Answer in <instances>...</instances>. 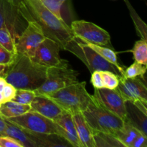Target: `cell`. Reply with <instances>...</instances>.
Masks as SVG:
<instances>
[{"instance_id": "obj_1", "label": "cell", "mask_w": 147, "mask_h": 147, "mask_svg": "<svg viewBox=\"0 0 147 147\" xmlns=\"http://www.w3.org/2000/svg\"><path fill=\"white\" fill-rule=\"evenodd\" d=\"M20 6L28 21L39 24L45 35L60 45L61 50L74 37L70 27L64 20H60L47 9L40 0H24Z\"/></svg>"}, {"instance_id": "obj_2", "label": "cell", "mask_w": 147, "mask_h": 147, "mask_svg": "<svg viewBox=\"0 0 147 147\" xmlns=\"http://www.w3.org/2000/svg\"><path fill=\"white\" fill-rule=\"evenodd\" d=\"M47 67L33 61L30 57L17 54L15 60L7 67L3 77L17 89L34 90L46 79Z\"/></svg>"}, {"instance_id": "obj_3", "label": "cell", "mask_w": 147, "mask_h": 147, "mask_svg": "<svg viewBox=\"0 0 147 147\" xmlns=\"http://www.w3.org/2000/svg\"><path fill=\"white\" fill-rule=\"evenodd\" d=\"M86 82H77L58 90L43 95L72 115L82 113L94 98L86 88Z\"/></svg>"}, {"instance_id": "obj_4", "label": "cell", "mask_w": 147, "mask_h": 147, "mask_svg": "<svg viewBox=\"0 0 147 147\" xmlns=\"http://www.w3.org/2000/svg\"><path fill=\"white\" fill-rule=\"evenodd\" d=\"M82 113L93 131L115 135L124 124L123 119L102 107L95 99Z\"/></svg>"}, {"instance_id": "obj_5", "label": "cell", "mask_w": 147, "mask_h": 147, "mask_svg": "<svg viewBox=\"0 0 147 147\" xmlns=\"http://www.w3.org/2000/svg\"><path fill=\"white\" fill-rule=\"evenodd\" d=\"M64 50H67L78 57L88 68L90 73L99 71H111L117 76H121L119 69L103 58L94 50L89 47L80 39L74 37L65 46Z\"/></svg>"}, {"instance_id": "obj_6", "label": "cell", "mask_w": 147, "mask_h": 147, "mask_svg": "<svg viewBox=\"0 0 147 147\" xmlns=\"http://www.w3.org/2000/svg\"><path fill=\"white\" fill-rule=\"evenodd\" d=\"M78 72L70 68L68 64L49 67L45 82L34 91L36 94L40 95L53 93L78 82Z\"/></svg>"}, {"instance_id": "obj_7", "label": "cell", "mask_w": 147, "mask_h": 147, "mask_svg": "<svg viewBox=\"0 0 147 147\" xmlns=\"http://www.w3.org/2000/svg\"><path fill=\"white\" fill-rule=\"evenodd\" d=\"M27 24L20 6L9 0H0V29L8 30L16 41Z\"/></svg>"}, {"instance_id": "obj_8", "label": "cell", "mask_w": 147, "mask_h": 147, "mask_svg": "<svg viewBox=\"0 0 147 147\" xmlns=\"http://www.w3.org/2000/svg\"><path fill=\"white\" fill-rule=\"evenodd\" d=\"M74 37L80 39L84 42L113 49L111 36L107 31L97 24L85 20H76L70 25Z\"/></svg>"}, {"instance_id": "obj_9", "label": "cell", "mask_w": 147, "mask_h": 147, "mask_svg": "<svg viewBox=\"0 0 147 147\" xmlns=\"http://www.w3.org/2000/svg\"><path fill=\"white\" fill-rule=\"evenodd\" d=\"M4 119L27 131L47 134H57L55 123L53 120L31 110L20 116Z\"/></svg>"}, {"instance_id": "obj_10", "label": "cell", "mask_w": 147, "mask_h": 147, "mask_svg": "<svg viewBox=\"0 0 147 147\" xmlns=\"http://www.w3.org/2000/svg\"><path fill=\"white\" fill-rule=\"evenodd\" d=\"M45 37L39 24L33 20H30L26 28L16 40L17 54L32 57Z\"/></svg>"}, {"instance_id": "obj_11", "label": "cell", "mask_w": 147, "mask_h": 147, "mask_svg": "<svg viewBox=\"0 0 147 147\" xmlns=\"http://www.w3.org/2000/svg\"><path fill=\"white\" fill-rule=\"evenodd\" d=\"M60 50L61 47L58 43L46 37L36 49L34 55L30 58L47 67L68 64L67 60L60 57Z\"/></svg>"}, {"instance_id": "obj_12", "label": "cell", "mask_w": 147, "mask_h": 147, "mask_svg": "<svg viewBox=\"0 0 147 147\" xmlns=\"http://www.w3.org/2000/svg\"><path fill=\"white\" fill-rule=\"evenodd\" d=\"M93 96L102 107L125 121L126 117L125 100L117 89L95 88Z\"/></svg>"}, {"instance_id": "obj_13", "label": "cell", "mask_w": 147, "mask_h": 147, "mask_svg": "<svg viewBox=\"0 0 147 147\" xmlns=\"http://www.w3.org/2000/svg\"><path fill=\"white\" fill-rule=\"evenodd\" d=\"M119 83L116 88L125 101H141L147 103V88L144 82L139 78L119 76Z\"/></svg>"}, {"instance_id": "obj_14", "label": "cell", "mask_w": 147, "mask_h": 147, "mask_svg": "<svg viewBox=\"0 0 147 147\" xmlns=\"http://www.w3.org/2000/svg\"><path fill=\"white\" fill-rule=\"evenodd\" d=\"M55 123L57 134L67 141L71 146L82 147L76 131L73 115L67 111H63L53 119Z\"/></svg>"}, {"instance_id": "obj_15", "label": "cell", "mask_w": 147, "mask_h": 147, "mask_svg": "<svg viewBox=\"0 0 147 147\" xmlns=\"http://www.w3.org/2000/svg\"><path fill=\"white\" fill-rule=\"evenodd\" d=\"M126 117L124 121H128L147 135V103L136 100L125 101Z\"/></svg>"}, {"instance_id": "obj_16", "label": "cell", "mask_w": 147, "mask_h": 147, "mask_svg": "<svg viewBox=\"0 0 147 147\" xmlns=\"http://www.w3.org/2000/svg\"><path fill=\"white\" fill-rule=\"evenodd\" d=\"M30 106L31 111L37 112L53 121L55 118L65 111L55 102L40 94H36Z\"/></svg>"}, {"instance_id": "obj_17", "label": "cell", "mask_w": 147, "mask_h": 147, "mask_svg": "<svg viewBox=\"0 0 147 147\" xmlns=\"http://www.w3.org/2000/svg\"><path fill=\"white\" fill-rule=\"evenodd\" d=\"M73 119L82 147H96L93 131L85 119L83 113L73 114Z\"/></svg>"}, {"instance_id": "obj_18", "label": "cell", "mask_w": 147, "mask_h": 147, "mask_svg": "<svg viewBox=\"0 0 147 147\" xmlns=\"http://www.w3.org/2000/svg\"><path fill=\"white\" fill-rule=\"evenodd\" d=\"M6 121L7 127L4 132L5 136L14 138V139L20 142L24 147H37L27 131L16 126L15 124L8 121L6 120Z\"/></svg>"}, {"instance_id": "obj_19", "label": "cell", "mask_w": 147, "mask_h": 147, "mask_svg": "<svg viewBox=\"0 0 147 147\" xmlns=\"http://www.w3.org/2000/svg\"><path fill=\"white\" fill-rule=\"evenodd\" d=\"M142 133L140 130L131 124L129 122L124 121V124L116 134L119 140L124 145V147H131L132 144Z\"/></svg>"}, {"instance_id": "obj_20", "label": "cell", "mask_w": 147, "mask_h": 147, "mask_svg": "<svg viewBox=\"0 0 147 147\" xmlns=\"http://www.w3.org/2000/svg\"><path fill=\"white\" fill-rule=\"evenodd\" d=\"M31 110L30 105L21 104L9 100L0 105V116L4 119L16 117Z\"/></svg>"}, {"instance_id": "obj_21", "label": "cell", "mask_w": 147, "mask_h": 147, "mask_svg": "<svg viewBox=\"0 0 147 147\" xmlns=\"http://www.w3.org/2000/svg\"><path fill=\"white\" fill-rule=\"evenodd\" d=\"M86 43L89 47H91L93 50H94L96 53H98L100 55H101L103 58H105L106 60H108L109 63L114 65L119 69L121 76H123V73H124V69H123V66L121 65L120 63L118 61L117 53H116L113 49H111L107 47H103V46L90 44V43Z\"/></svg>"}, {"instance_id": "obj_22", "label": "cell", "mask_w": 147, "mask_h": 147, "mask_svg": "<svg viewBox=\"0 0 147 147\" xmlns=\"http://www.w3.org/2000/svg\"><path fill=\"white\" fill-rule=\"evenodd\" d=\"M96 147H124V145L116 136L111 134L100 131H93Z\"/></svg>"}, {"instance_id": "obj_23", "label": "cell", "mask_w": 147, "mask_h": 147, "mask_svg": "<svg viewBox=\"0 0 147 147\" xmlns=\"http://www.w3.org/2000/svg\"><path fill=\"white\" fill-rule=\"evenodd\" d=\"M135 62L147 65V42L142 39L135 42L131 50Z\"/></svg>"}, {"instance_id": "obj_24", "label": "cell", "mask_w": 147, "mask_h": 147, "mask_svg": "<svg viewBox=\"0 0 147 147\" xmlns=\"http://www.w3.org/2000/svg\"><path fill=\"white\" fill-rule=\"evenodd\" d=\"M0 45L10 53L14 55L17 54L15 40L9 31L5 28L0 29Z\"/></svg>"}, {"instance_id": "obj_25", "label": "cell", "mask_w": 147, "mask_h": 147, "mask_svg": "<svg viewBox=\"0 0 147 147\" xmlns=\"http://www.w3.org/2000/svg\"><path fill=\"white\" fill-rule=\"evenodd\" d=\"M36 94L34 90L27 89H17L16 94L11 100L21 104L30 105Z\"/></svg>"}, {"instance_id": "obj_26", "label": "cell", "mask_w": 147, "mask_h": 147, "mask_svg": "<svg viewBox=\"0 0 147 147\" xmlns=\"http://www.w3.org/2000/svg\"><path fill=\"white\" fill-rule=\"evenodd\" d=\"M146 71V65L140 64L136 62L131 65L126 70L122 76L124 78H136L139 76H144Z\"/></svg>"}, {"instance_id": "obj_27", "label": "cell", "mask_w": 147, "mask_h": 147, "mask_svg": "<svg viewBox=\"0 0 147 147\" xmlns=\"http://www.w3.org/2000/svg\"><path fill=\"white\" fill-rule=\"evenodd\" d=\"M102 77H103L104 88L109 89H116L119 85V76L111 71H101Z\"/></svg>"}, {"instance_id": "obj_28", "label": "cell", "mask_w": 147, "mask_h": 147, "mask_svg": "<svg viewBox=\"0 0 147 147\" xmlns=\"http://www.w3.org/2000/svg\"><path fill=\"white\" fill-rule=\"evenodd\" d=\"M43 5L48 10H50L53 14L56 16L60 20H63L61 14V7L63 3H61L58 0H40Z\"/></svg>"}, {"instance_id": "obj_29", "label": "cell", "mask_w": 147, "mask_h": 147, "mask_svg": "<svg viewBox=\"0 0 147 147\" xmlns=\"http://www.w3.org/2000/svg\"><path fill=\"white\" fill-rule=\"evenodd\" d=\"M131 14L133 18L134 22L136 27L138 33L140 34L141 37L144 40H146V26L145 23L140 19V17L138 16V14L133 10V9L131 8Z\"/></svg>"}, {"instance_id": "obj_30", "label": "cell", "mask_w": 147, "mask_h": 147, "mask_svg": "<svg viewBox=\"0 0 147 147\" xmlns=\"http://www.w3.org/2000/svg\"><path fill=\"white\" fill-rule=\"evenodd\" d=\"M17 55L10 53L0 45V64L10 65L15 60Z\"/></svg>"}, {"instance_id": "obj_31", "label": "cell", "mask_w": 147, "mask_h": 147, "mask_svg": "<svg viewBox=\"0 0 147 147\" xmlns=\"http://www.w3.org/2000/svg\"><path fill=\"white\" fill-rule=\"evenodd\" d=\"M0 147H24L23 145L14 139V138L9 136H0Z\"/></svg>"}, {"instance_id": "obj_32", "label": "cell", "mask_w": 147, "mask_h": 147, "mask_svg": "<svg viewBox=\"0 0 147 147\" xmlns=\"http://www.w3.org/2000/svg\"><path fill=\"white\" fill-rule=\"evenodd\" d=\"M16 91H17V88L10 83H7L4 86L2 92H1L3 96H4V103L12 100L14 98V96H15Z\"/></svg>"}, {"instance_id": "obj_33", "label": "cell", "mask_w": 147, "mask_h": 147, "mask_svg": "<svg viewBox=\"0 0 147 147\" xmlns=\"http://www.w3.org/2000/svg\"><path fill=\"white\" fill-rule=\"evenodd\" d=\"M90 82H91L92 85L94 87V88H104L101 71L96 70V71L93 72L91 75Z\"/></svg>"}, {"instance_id": "obj_34", "label": "cell", "mask_w": 147, "mask_h": 147, "mask_svg": "<svg viewBox=\"0 0 147 147\" xmlns=\"http://www.w3.org/2000/svg\"><path fill=\"white\" fill-rule=\"evenodd\" d=\"M131 147H147V135L144 134L139 135L132 144Z\"/></svg>"}, {"instance_id": "obj_35", "label": "cell", "mask_w": 147, "mask_h": 147, "mask_svg": "<svg viewBox=\"0 0 147 147\" xmlns=\"http://www.w3.org/2000/svg\"><path fill=\"white\" fill-rule=\"evenodd\" d=\"M6 127H7V121L2 116H0V136L4 135Z\"/></svg>"}, {"instance_id": "obj_36", "label": "cell", "mask_w": 147, "mask_h": 147, "mask_svg": "<svg viewBox=\"0 0 147 147\" xmlns=\"http://www.w3.org/2000/svg\"><path fill=\"white\" fill-rule=\"evenodd\" d=\"M9 65H4V64H0V76H4V73L7 70V67Z\"/></svg>"}, {"instance_id": "obj_37", "label": "cell", "mask_w": 147, "mask_h": 147, "mask_svg": "<svg viewBox=\"0 0 147 147\" xmlns=\"http://www.w3.org/2000/svg\"><path fill=\"white\" fill-rule=\"evenodd\" d=\"M7 83V82L6 81L5 78L2 76H0V92H2L3 89H4V86Z\"/></svg>"}, {"instance_id": "obj_38", "label": "cell", "mask_w": 147, "mask_h": 147, "mask_svg": "<svg viewBox=\"0 0 147 147\" xmlns=\"http://www.w3.org/2000/svg\"><path fill=\"white\" fill-rule=\"evenodd\" d=\"M9 1H12L14 4H15L16 5H20V4H22V3L24 1V0H9Z\"/></svg>"}, {"instance_id": "obj_39", "label": "cell", "mask_w": 147, "mask_h": 147, "mask_svg": "<svg viewBox=\"0 0 147 147\" xmlns=\"http://www.w3.org/2000/svg\"><path fill=\"white\" fill-rule=\"evenodd\" d=\"M4 103V96H3L2 93L0 92V105L2 104V103Z\"/></svg>"}, {"instance_id": "obj_40", "label": "cell", "mask_w": 147, "mask_h": 147, "mask_svg": "<svg viewBox=\"0 0 147 147\" xmlns=\"http://www.w3.org/2000/svg\"><path fill=\"white\" fill-rule=\"evenodd\" d=\"M58 1H60V2H61V3H64L65 1H66V0H58Z\"/></svg>"}]
</instances>
